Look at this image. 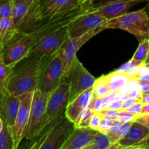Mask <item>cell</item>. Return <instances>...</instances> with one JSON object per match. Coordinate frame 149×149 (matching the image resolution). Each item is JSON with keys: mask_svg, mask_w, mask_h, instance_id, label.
<instances>
[{"mask_svg": "<svg viewBox=\"0 0 149 149\" xmlns=\"http://www.w3.org/2000/svg\"><path fill=\"white\" fill-rule=\"evenodd\" d=\"M65 64L61 50L49 56H45L39 72L37 90L51 93L63 81Z\"/></svg>", "mask_w": 149, "mask_h": 149, "instance_id": "277c9868", "label": "cell"}, {"mask_svg": "<svg viewBox=\"0 0 149 149\" xmlns=\"http://www.w3.org/2000/svg\"><path fill=\"white\" fill-rule=\"evenodd\" d=\"M142 94H143V93L140 91L139 87H137V88L132 89V90L127 93V98L139 99V100H141Z\"/></svg>", "mask_w": 149, "mask_h": 149, "instance_id": "74e56055", "label": "cell"}, {"mask_svg": "<svg viewBox=\"0 0 149 149\" xmlns=\"http://www.w3.org/2000/svg\"><path fill=\"white\" fill-rule=\"evenodd\" d=\"M18 31L13 25V19L0 18V46L2 48L10 39H13Z\"/></svg>", "mask_w": 149, "mask_h": 149, "instance_id": "7402d4cb", "label": "cell"}, {"mask_svg": "<svg viewBox=\"0 0 149 149\" xmlns=\"http://www.w3.org/2000/svg\"><path fill=\"white\" fill-rule=\"evenodd\" d=\"M148 1V0H99L93 4V11L109 20L124 14L129 9L140 3Z\"/></svg>", "mask_w": 149, "mask_h": 149, "instance_id": "5bb4252c", "label": "cell"}, {"mask_svg": "<svg viewBox=\"0 0 149 149\" xmlns=\"http://www.w3.org/2000/svg\"><path fill=\"white\" fill-rule=\"evenodd\" d=\"M14 67L10 66L4 63L0 52V92L6 88L7 80L11 74Z\"/></svg>", "mask_w": 149, "mask_h": 149, "instance_id": "d4e9b609", "label": "cell"}, {"mask_svg": "<svg viewBox=\"0 0 149 149\" xmlns=\"http://www.w3.org/2000/svg\"><path fill=\"white\" fill-rule=\"evenodd\" d=\"M0 149H14L13 136L5 125L0 132Z\"/></svg>", "mask_w": 149, "mask_h": 149, "instance_id": "4316f807", "label": "cell"}, {"mask_svg": "<svg viewBox=\"0 0 149 149\" xmlns=\"http://www.w3.org/2000/svg\"><path fill=\"white\" fill-rule=\"evenodd\" d=\"M111 144L108 135L98 131L94 139L86 149H108Z\"/></svg>", "mask_w": 149, "mask_h": 149, "instance_id": "cb8c5ba5", "label": "cell"}, {"mask_svg": "<svg viewBox=\"0 0 149 149\" xmlns=\"http://www.w3.org/2000/svg\"><path fill=\"white\" fill-rule=\"evenodd\" d=\"M147 114H149V104H143L141 112H140V115H138L137 117H138V116H142V115H147ZM134 120H135V119H134Z\"/></svg>", "mask_w": 149, "mask_h": 149, "instance_id": "ee69618b", "label": "cell"}, {"mask_svg": "<svg viewBox=\"0 0 149 149\" xmlns=\"http://www.w3.org/2000/svg\"><path fill=\"white\" fill-rule=\"evenodd\" d=\"M94 111L90 107V106H88V107L85 109L83 114L80 116V121L77 124V127H89V123H90L91 119L92 116L94 113Z\"/></svg>", "mask_w": 149, "mask_h": 149, "instance_id": "f546056e", "label": "cell"}, {"mask_svg": "<svg viewBox=\"0 0 149 149\" xmlns=\"http://www.w3.org/2000/svg\"><path fill=\"white\" fill-rule=\"evenodd\" d=\"M75 125L67 119L65 113L51 121L43 130L32 140L26 148L29 149H61Z\"/></svg>", "mask_w": 149, "mask_h": 149, "instance_id": "7a4b0ae2", "label": "cell"}, {"mask_svg": "<svg viewBox=\"0 0 149 149\" xmlns=\"http://www.w3.org/2000/svg\"><path fill=\"white\" fill-rule=\"evenodd\" d=\"M92 98V87L79 95L72 101L70 102L65 110V116L67 119L77 127L80 116L85 109L88 107Z\"/></svg>", "mask_w": 149, "mask_h": 149, "instance_id": "ffe728a7", "label": "cell"}, {"mask_svg": "<svg viewBox=\"0 0 149 149\" xmlns=\"http://www.w3.org/2000/svg\"><path fill=\"white\" fill-rule=\"evenodd\" d=\"M108 78L110 94H118L127 83L131 80L127 73L118 70L108 74Z\"/></svg>", "mask_w": 149, "mask_h": 149, "instance_id": "44dd1931", "label": "cell"}, {"mask_svg": "<svg viewBox=\"0 0 149 149\" xmlns=\"http://www.w3.org/2000/svg\"><path fill=\"white\" fill-rule=\"evenodd\" d=\"M143 64H145L144 63H142L140 61H136V60L131 58L130 61H129L128 62L126 63L125 64H124L123 65H121L118 69H117L118 71H124V72H127V71H129V70L132 69L134 67L138 66V65H143Z\"/></svg>", "mask_w": 149, "mask_h": 149, "instance_id": "836d02e7", "label": "cell"}, {"mask_svg": "<svg viewBox=\"0 0 149 149\" xmlns=\"http://www.w3.org/2000/svg\"><path fill=\"white\" fill-rule=\"evenodd\" d=\"M69 38L68 26L43 35L37 39L29 55L49 56L53 55L61 49Z\"/></svg>", "mask_w": 149, "mask_h": 149, "instance_id": "9c48e42d", "label": "cell"}, {"mask_svg": "<svg viewBox=\"0 0 149 149\" xmlns=\"http://www.w3.org/2000/svg\"><path fill=\"white\" fill-rule=\"evenodd\" d=\"M34 92L26 93L18 96L20 100L18 111L12 130L14 149L18 148L21 141L25 139L30 118L31 106Z\"/></svg>", "mask_w": 149, "mask_h": 149, "instance_id": "8fae6325", "label": "cell"}, {"mask_svg": "<svg viewBox=\"0 0 149 149\" xmlns=\"http://www.w3.org/2000/svg\"><path fill=\"white\" fill-rule=\"evenodd\" d=\"M141 101L139 99H134V98H127V100H125L124 101H123V107L122 109L123 111H125L127 109H128L129 108L131 107V106H133L135 103H138V102Z\"/></svg>", "mask_w": 149, "mask_h": 149, "instance_id": "ab89813d", "label": "cell"}, {"mask_svg": "<svg viewBox=\"0 0 149 149\" xmlns=\"http://www.w3.org/2000/svg\"><path fill=\"white\" fill-rule=\"evenodd\" d=\"M4 122H3L2 119H1V117H0V132L2 131L3 128H4Z\"/></svg>", "mask_w": 149, "mask_h": 149, "instance_id": "7dc6e473", "label": "cell"}, {"mask_svg": "<svg viewBox=\"0 0 149 149\" xmlns=\"http://www.w3.org/2000/svg\"><path fill=\"white\" fill-rule=\"evenodd\" d=\"M89 106L95 112L101 111L103 109V107H102V99L92 97L91 100L89 103Z\"/></svg>", "mask_w": 149, "mask_h": 149, "instance_id": "d590c367", "label": "cell"}, {"mask_svg": "<svg viewBox=\"0 0 149 149\" xmlns=\"http://www.w3.org/2000/svg\"><path fill=\"white\" fill-rule=\"evenodd\" d=\"M40 5L41 0L13 3L12 19L18 31L32 33L35 30L42 20Z\"/></svg>", "mask_w": 149, "mask_h": 149, "instance_id": "8992f818", "label": "cell"}, {"mask_svg": "<svg viewBox=\"0 0 149 149\" xmlns=\"http://www.w3.org/2000/svg\"><path fill=\"white\" fill-rule=\"evenodd\" d=\"M13 3V0H0V18L12 17Z\"/></svg>", "mask_w": 149, "mask_h": 149, "instance_id": "83f0119b", "label": "cell"}, {"mask_svg": "<svg viewBox=\"0 0 149 149\" xmlns=\"http://www.w3.org/2000/svg\"><path fill=\"white\" fill-rule=\"evenodd\" d=\"M145 66L147 67V68H148V69H149V63H147V64H145Z\"/></svg>", "mask_w": 149, "mask_h": 149, "instance_id": "f907efd6", "label": "cell"}, {"mask_svg": "<svg viewBox=\"0 0 149 149\" xmlns=\"http://www.w3.org/2000/svg\"><path fill=\"white\" fill-rule=\"evenodd\" d=\"M145 11L146 14H147L148 18V27H149V0L148 1V4H146L145 7H144Z\"/></svg>", "mask_w": 149, "mask_h": 149, "instance_id": "bcb514c9", "label": "cell"}, {"mask_svg": "<svg viewBox=\"0 0 149 149\" xmlns=\"http://www.w3.org/2000/svg\"><path fill=\"white\" fill-rule=\"evenodd\" d=\"M147 63H149V52H148V55L147 56V58H146L145 61V64H147Z\"/></svg>", "mask_w": 149, "mask_h": 149, "instance_id": "681fc988", "label": "cell"}, {"mask_svg": "<svg viewBox=\"0 0 149 149\" xmlns=\"http://www.w3.org/2000/svg\"><path fill=\"white\" fill-rule=\"evenodd\" d=\"M115 121L117 120H108V119H102V122H101L100 123V125H99L98 131L102 132V133L108 134L109 130H110V128L112 127L113 126L114 124H115Z\"/></svg>", "mask_w": 149, "mask_h": 149, "instance_id": "e575fe53", "label": "cell"}, {"mask_svg": "<svg viewBox=\"0 0 149 149\" xmlns=\"http://www.w3.org/2000/svg\"><path fill=\"white\" fill-rule=\"evenodd\" d=\"M95 1H89L82 3L67 11L55 15L49 18L42 20L35 30L32 32L36 38V40L43 35L61 28L69 26V25L73 21L83 16V15L89 13L93 7Z\"/></svg>", "mask_w": 149, "mask_h": 149, "instance_id": "5b68a950", "label": "cell"}, {"mask_svg": "<svg viewBox=\"0 0 149 149\" xmlns=\"http://www.w3.org/2000/svg\"><path fill=\"white\" fill-rule=\"evenodd\" d=\"M36 42V38L32 33L18 32L1 50L4 63L15 67L16 64L28 57L32 47Z\"/></svg>", "mask_w": 149, "mask_h": 149, "instance_id": "52a82bcc", "label": "cell"}, {"mask_svg": "<svg viewBox=\"0 0 149 149\" xmlns=\"http://www.w3.org/2000/svg\"><path fill=\"white\" fill-rule=\"evenodd\" d=\"M45 58V56L30 55L16 64L6 84L7 91L15 96H20L37 90Z\"/></svg>", "mask_w": 149, "mask_h": 149, "instance_id": "6da1fadb", "label": "cell"}, {"mask_svg": "<svg viewBox=\"0 0 149 149\" xmlns=\"http://www.w3.org/2000/svg\"><path fill=\"white\" fill-rule=\"evenodd\" d=\"M110 94L108 75H102L96 79L92 87V97L103 99Z\"/></svg>", "mask_w": 149, "mask_h": 149, "instance_id": "603a6c76", "label": "cell"}, {"mask_svg": "<svg viewBox=\"0 0 149 149\" xmlns=\"http://www.w3.org/2000/svg\"><path fill=\"white\" fill-rule=\"evenodd\" d=\"M105 29H121L134 35L138 42L149 39L148 18L145 9L134 12H127L116 17L107 20Z\"/></svg>", "mask_w": 149, "mask_h": 149, "instance_id": "3957f363", "label": "cell"}, {"mask_svg": "<svg viewBox=\"0 0 149 149\" xmlns=\"http://www.w3.org/2000/svg\"><path fill=\"white\" fill-rule=\"evenodd\" d=\"M123 107V101L120 100H115L112 102H111V103L110 104V106H108V109H112V110L118 111H123L122 109Z\"/></svg>", "mask_w": 149, "mask_h": 149, "instance_id": "f35d334b", "label": "cell"}, {"mask_svg": "<svg viewBox=\"0 0 149 149\" xmlns=\"http://www.w3.org/2000/svg\"><path fill=\"white\" fill-rule=\"evenodd\" d=\"M97 132V130L89 127H75L61 149H86L91 143Z\"/></svg>", "mask_w": 149, "mask_h": 149, "instance_id": "ac0fdd59", "label": "cell"}, {"mask_svg": "<svg viewBox=\"0 0 149 149\" xmlns=\"http://www.w3.org/2000/svg\"><path fill=\"white\" fill-rule=\"evenodd\" d=\"M149 52V39H145L140 42L139 46L137 50L134 52V55L131 58L136 61L144 63L147 58Z\"/></svg>", "mask_w": 149, "mask_h": 149, "instance_id": "484cf974", "label": "cell"}, {"mask_svg": "<svg viewBox=\"0 0 149 149\" xmlns=\"http://www.w3.org/2000/svg\"><path fill=\"white\" fill-rule=\"evenodd\" d=\"M149 135V129L137 122H133L124 138L112 143L108 149H131Z\"/></svg>", "mask_w": 149, "mask_h": 149, "instance_id": "e0dca14e", "label": "cell"}, {"mask_svg": "<svg viewBox=\"0 0 149 149\" xmlns=\"http://www.w3.org/2000/svg\"><path fill=\"white\" fill-rule=\"evenodd\" d=\"M41 1H42V0H41Z\"/></svg>", "mask_w": 149, "mask_h": 149, "instance_id": "f5cc1de1", "label": "cell"}, {"mask_svg": "<svg viewBox=\"0 0 149 149\" xmlns=\"http://www.w3.org/2000/svg\"><path fill=\"white\" fill-rule=\"evenodd\" d=\"M138 87L142 93H149V82L140 83L139 84Z\"/></svg>", "mask_w": 149, "mask_h": 149, "instance_id": "7bdbcfd3", "label": "cell"}, {"mask_svg": "<svg viewBox=\"0 0 149 149\" xmlns=\"http://www.w3.org/2000/svg\"><path fill=\"white\" fill-rule=\"evenodd\" d=\"M70 93V83L67 79H64L52 93H50L44 119V128L58 115L65 113L69 103Z\"/></svg>", "mask_w": 149, "mask_h": 149, "instance_id": "30bf717a", "label": "cell"}, {"mask_svg": "<svg viewBox=\"0 0 149 149\" xmlns=\"http://www.w3.org/2000/svg\"><path fill=\"white\" fill-rule=\"evenodd\" d=\"M135 116L127 111H121L118 112L117 121L121 123H126L128 122H134Z\"/></svg>", "mask_w": 149, "mask_h": 149, "instance_id": "4dcf8cb0", "label": "cell"}, {"mask_svg": "<svg viewBox=\"0 0 149 149\" xmlns=\"http://www.w3.org/2000/svg\"><path fill=\"white\" fill-rule=\"evenodd\" d=\"M29 1H32V0H13L14 2H26Z\"/></svg>", "mask_w": 149, "mask_h": 149, "instance_id": "c3c4849f", "label": "cell"}, {"mask_svg": "<svg viewBox=\"0 0 149 149\" xmlns=\"http://www.w3.org/2000/svg\"><path fill=\"white\" fill-rule=\"evenodd\" d=\"M132 122H126V123H123L121 129L119 130V131H118V132H116V133L114 134V135H108L111 143H118L121 138H124V137L126 135V134L127 133V132L129 131V130Z\"/></svg>", "mask_w": 149, "mask_h": 149, "instance_id": "f1b7e54d", "label": "cell"}, {"mask_svg": "<svg viewBox=\"0 0 149 149\" xmlns=\"http://www.w3.org/2000/svg\"><path fill=\"white\" fill-rule=\"evenodd\" d=\"M141 102L143 104H149V93H143Z\"/></svg>", "mask_w": 149, "mask_h": 149, "instance_id": "f6af8a7d", "label": "cell"}, {"mask_svg": "<svg viewBox=\"0 0 149 149\" xmlns=\"http://www.w3.org/2000/svg\"><path fill=\"white\" fill-rule=\"evenodd\" d=\"M100 112L102 119H108V120H117L118 112V111L112 110L110 109H105L102 110Z\"/></svg>", "mask_w": 149, "mask_h": 149, "instance_id": "d6a6232c", "label": "cell"}, {"mask_svg": "<svg viewBox=\"0 0 149 149\" xmlns=\"http://www.w3.org/2000/svg\"><path fill=\"white\" fill-rule=\"evenodd\" d=\"M1 46H0V52H1Z\"/></svg>", "mask_w": 149, "mask_h": 149, "instance_id": "816d5d0a", "label": "cell"}, {"mask_svg": "<svg viewBox=\"0 0 149 149\" xmlns=\"http://www.w3.org/2000/svg\"><path fill=\"white\" fill-rule=\"evenodd\" d=\"M49 95L50 93H44L37 89L34 91L29 127L25 139L32 141L43 130L44 119Z\"/></svg>", "mask_w": 149, "mask_h": 149, "instance_id": "ba28073f", "label": "cell"}, {"mask_svg": "<svg viewBox=\"0 0 149 149\" xmlns=\"http://www.w3.org/2000/svg\"><path fill=\"white\" fill-rule=\"evenodd\" d=\"M131 149H149V135Z\"/></svg>", "mask_w": 149, "mask_h": 149, "instance_id": "b9f144b4", "label": "cell"}, {"mask_svg": "<svg viewBox=\"0 0 149 149\" xmlns=\"http://www.w3.org/2000/svg\"><path fill=\"white\" fill-rule=\"evenodd\" d=\"M96 79L86 70L77 58H76L67 78L70 87L69 103L72 101L83 92L93 87Z\"/></svg>", "mask_w": 149, "mask_h": 149, "instance_id": "4fadbf2b", "label": "cell"}, {"mask_svg": "<svg viewBox=\"0 0 149 149\" xmlns=\"http://www.w3.org/2000/svg\"><path fill=\"white\" fill-rule=\"evenodd\" d=\"M102 120V116L101 115L100 112H94L91 119L90 123H89V127L98 131Z\"/></svg>", "mask_w": 149, "mask_h": 149, "instance_id": "1f68e13d", "label": "cell"}, {"mask_svg": "<svg viewBox=\"0 0 149 149\" xmlns=\"http://www.w3.org/2000/svg\"><path fill=\"white\" fill-rule=\"evenodd\" d=\"M89 1L96 0H42L40 5L42 20Z\"/></svg>", "mask_w": 149, "mask_h": 149, "instance_id": "d6986e66", "label": "cell"}, {"mask_svg": "<svg viewBox=\"0 0 149 149\" xmlns=\"http://www.w3.org/2000/svg\"><path fill=\"white\" fill-rule=\"evenodd\" d=\"M107 19L101 15L93 12L92 7L89 13L83 15L69 25L68 31L70 37H76L84 34L95 28L103 27Z\"/></svg>", "mask_w": 149, "mask_h": 149, "instance_id": "9a60e30c", "label": "cell"}, {"mask_svg": "<svg viewBox=\"0 0 149 149\" xmlns=\"http://www.w3.org/2000/svg\"><path fill=\"white\" fill-rule=\"evenodd\" d=\"M103 30H105V28L103 27L95 28V29H92V30L86 32L84 34H82L80 36L73 38L70 37L64 42L63 46L60 49L61 54H62L63 58H64V64H65V71H64L63 80L67 79V78H68L72 67L74 64V61L77 58L76 55H77V52H78L79 49L89 39L97 35L98 33H100Z\"/></svg>", "mask_w": 149, "mask_h": 149, "instance_id": "7c38bea8", "label": "cell"}, {"mask_svg": "<svg viewBox=\"0 0 149 149\" xmlns=\"http://www.w3.org/2000/svg\"><path fill=\"white\" fill-rule=\"evenodd\" d=\"M20 106L18 96L10 94L7 89L0 92V117L12 134Z\"/></svg>", "mask_w": 149, "mask_h": 149, "instance_id": "2e32d148", "label": "cell"}, {"mask_svg": "<svg viewBox=\"0 0 149 149\" xmlns=\"http://www.w3.org/2000/svg\"><path fill=\"white\" fill-rule=\"evenodd\" d=\"M143 103H142L141 101H140L138 102V103L134 104L133 106H131V107H129L128 109H127V110L125 111H127L132 113L133 115L135 116V118H136L138 115H140V112H141L142 111V109H143Z\"/></svg>", "mask_w": 149, "mask_h": 149, "instance_id": "8d00e7d4", "label": "cell"}, {"mask_svg": "<svg viewBox=\"0 0 149 149\" xmlns=\"http://www.w3.org/2000/svg\"><path fill=\"white\" fill-rule=\"evenodd\" d=\"M134 121L141 124L143 126L146 127L149 129V114L142 115V116H138V117L136 118Z\"/></svg>", "mask_w": 149, "mask_h": 149, "instance_id": "60d3db41", "label": "cell"}]
</instances>
